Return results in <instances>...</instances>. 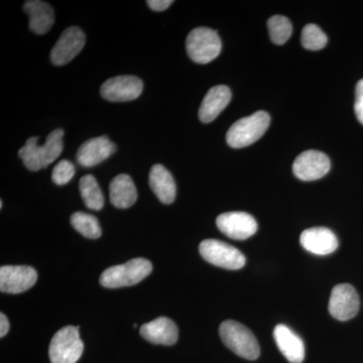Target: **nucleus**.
<instances>
[{
  "instance_id": "nucleus-22",
  "label": "nucleus",
  "mask_w": 363,
  "mask_h": 363,
  "mask_svg": "<svg viewBox=\"0 0 363 363\" xmlns=\"http://www.w3.org/2000/svg\"><path fill=\"white\" fill-rule=\"evenodd\" d=\"M81 196L86 206L92 210H101L104 205V197L96 179L92 175L82 177L79 183Z\"/></svg>"
},
{
  "instance_id": "nucleus-10",
  "label": "nucleus",
  "mask_w": 363,
  "mask_h": 363,
  "mask_svg": "<svg viewBox=\"0 0 363 363\" xmlns=\"http://www.w3.org/2000/svg\"><path fill=\"white\" fill-rule=\"evenodd\" d=\"M143 83L136 76H116L105 81L100 88V93L104 99L111 102H126L140 96Z\"/></svg>"
},
{
  "instance_id": "nucleus-18",
  "label": "nucleus",
  "mask_w": 363,
  "mask_h": 363,
  "mask_svg": "<svg viewBox=\"0 0 363 363\" xmlns=\"http://www.w3.org/2000/svg\"><path fill=\"white\" fill-rule=\"evenodd\" d=\"M231 91L225 85H218L208 91L199 109V118L203 123H210L226 108L230 102Z\"/></svg>"
},
{
  "instance_id": "nucleus-6",
  "label": "nucleus",
  "mask_w": 363,
  "mask_h": 363,
  "mask_svg": "<svg viewBox=\"0 0 363 363\" xmlns=\"http://www.w3.org/2000/svg\"><path fill=\"white\" fill-rule=\"evenodd\" d=\"M84 350L78 327L66 326L57 332L49 348L52 363H76Z\"/></svg>"
},
{
  "instance_id": "nucleus-12",
  "label": "nucleus",
  "mask_w": 363,
  "mask_h": 363,
  "mask_svg": "<svg viewBox=\"0 0 363 363\" xmlns=\"http://www.w3.org/2000/svg\"><path fill=\"white\" fill-rule=\"evenodd\" d=\"M86 42L85 33L78 26H71L60 35L58 42L52 48L51 61L57 66L70 63L82 51Z\"/></svg>"
},
{
  "instance_id": "nucleus-5",
  "label": "nucleus",
  "mask_w": 363,
  "mask_h": 363,
  "mask_svg": "<svg viewBox=\"0 0 363 363\" xmlns=\"http://www.w3.org/2000/svg\"><path fill=\"white\" fill-rule=\"evenodd\" d=\"M188 56L198 64H208L220 54L222 43L216 30L212 28H196L186 40Z\"/></svg>"
},
{
  "instance_id": "nucleus-11",
  "label": "nucleus",
  "mask_w": 363,
  "mask_h": 363,
  "mask_svg": "<svg viewBox=\"0 0 363 363\" xmlns=\"http://www.w3.org/2000/svg\"><path fill=\"white\" fill-rule=\"evenodd\" d=\"M217 227L227 238L234 240H245L257 231V220L245 212H227L216 219Z\"/></svg>"
},
{
  "instance_id": "nucleus-1",
  "label": "nucleus",
  "mask_w": 363,
  "mask_h": 363,
  "mask_svg": "<svg viewBox=\"0 0 363 363\" xmlns=\"http://www.w3.org/2000/svg\"><path fill=\"white\" fill-rule=\"evenodd\" d=\"M64 130L61 128L48 135L44 145H39V138H28L18 152V156L30 171H40L56 161L63 152Z\"/></svg>"
},
{
  "instance_id": "nucleus-13",
  "label": "nucleus",
  "mask_w": 363,
  "mask_h": 363,
  "mask_svg": "<svg viewBox=\"0 0 363 363\" xmlns=\"http://www.w3.org/2000/svg\"><path fill=\"white\" fill-rule=\"evenodd\" d=\"M37 279V272L32 267L4 266L0 269V291L7 294L26 292Z\"/></svg>"
},
{
  "instance_id": "nucleus-2",
  "label": "nucleus",
  "mask_w": 363,
  "mask_h": 363,
  "mask_svg": "<svg viewBox=\"0 0 363 363\" xmlns=\"http://www.w3.org/2000/svg\"><path fill=\"white\" fill-rule=\"evenodd\" d=\"M271 123V116L266 111H257L243 117L227 131L226 142L233 149H242L259 140Z\"/></svg>"
},
{
  "instance_id": "nucleus-26",
  "label": "nucleus",
  "mask_w": 363,
  "mask_h": 363,
  "mask_svg": "<svg viewBox=\"0 0 363 363\" xmlns=\"http://www.w3.org/2000/svg\"><path fill=\"white\" fill-rule=\"evenodd\" d=\"M75 175V167L71 162L63 160L52 169V180L57 185H66Z\"/></svg>"
},
{
  "instance_id": "nucleus-9",
  "label": "nucleus",
  "mask_w": 363,
  "mask_h": 363,
  "mask_svg": "<svg viewBox=\"0 0 363 363\" xmlns=\"http://www.w3.org/2000/svg\"><path fill=\"white\" fill-rule=\"evenodd\" d=\"M359 296L350 284L334 286L329 301V313L339 321H347L357 316L359 311Z\"/></svg>"
},
{
  "instance_id": "nucleus-24",
  "label": "nucleus",
  "mask_w": 363,
  "mask_h": 363,
  "mask_svg": "<svg viewBox=\"0 0 363 363\" xmlns=\"http://www.w3.org/2000/svg\"><path fill=\"white\" fill-rule=\"evenodd\" d=\"M269 38L276 45H284L288 42L293 33V26L290 20L283 16H274L267 21Z\"/></svg>"
},
{
  "instance_id": "nucleus-21",
  "label": "nucleus",
  "mask_w": 363,
  "mask_h": 363,
  "mask_svg": "<svg viewBox=\"0 0 363 363\" xmlns=\"http://www.w3.org/2000/svg\"><path fill=\"white\" fill-rule=\"evenodd\" d=\"M109 193L112 204L121 209L133 206L138 199V191L135 183L126 174H121L111 181Z\"/></svg>"
},
{
  "instance_id": "nucleus-29",
  "label": "nucleus",
  "mask_w": 363,
  "mask_h": 363,
  "mask_svg": "<svg viewBox=\"0 0 363 363\" xmlns=\"http://www.w3.org/2000/svg\"><path fill=\"white\" fill-rule=\"evenodd\" d=\"M9 330V319L4 313L0 314V337H4Z\"/></svg>"
},
{
  "instance_id": "nucleus-8",
  "label": "nucleus",
  "mask_w": 363,
  "mask_h": 363,
  "mask_svg": "<svg viewBox=\"0 0 363 363\" xmlns=\"http://www.w3.org/2000/svg\"><path fill=\"white\" fill-rule=\"evenodd\" d=\"M331 162L328 156L319 150H309L296 157L293 164L294 175L298 180L311 182L319 180L330 171Z\"/></svg>"
},
{
  "instance_id": "nucleus-28",
  "label": "nucleus",
  "mask_w": 363,
  "mask_h": 363,
  "mask_svg": "<svg viewBox=\"0 0 363 363\" xmlns=\"http://www.w3.org/2000/svg\"><path fill=\"white\" fill-rule=\"evenodd\" d=\"M147 4L154 11H164L171 6L173 1L172 0H149Z\"/></svg>"
},
{
  "instance_id": "nucleus-27",
  "label": "nucleus",
  "mask_w": 363,
  "mask_h": 363,
  "mask_svg": "<svg viewBox=\"0 0 363 363\" xmlns=\"http://www.w3.org/2000/svg\"><path fill=\"white\" fill-rule=\"evenodd\" d=\"M354 111L358 121L363 125V79L358 81L355 87Z\"/></svg>"
},
{
  "instance_id": "nucleus-7",
  "label": "nucleus",
  "mask_w": 363,
  "mask_h": 363,
  "mask_svg": "<svg viewBox=\"0 0 363 363\" xmlns=\"http://www.w3.org/2000/svg\"><path fill=\"white\" fill-rule=\"evenodd\" d=\"M199 252L203 259L210 264L231 271L242 269L247 262L240 250L220 240L202 241L200 243Z\"/></svg>"
},
{
  "instance_id": "nucleus-15",
  "label": "nucleus",
  "mask_w": 363,
  "mask_h": 363,
  "mask_svg": "<svg viewBox=\"0 0 363 363\" xmlns=\"http://www.w3.org/2000/svg\"><path fill=\"white\" fill-rule=\"evenodd\" d=\"M300 242L307 252L317 255H328L338 248V240L330 229L313 227L301 234Z\"/></svg>"
},
{
  "instance_id": "nucleus-3",
  "label": "nucleus",
  "mask_w": 363,
  "mask_h": 363,
  "mask_svg": "<svg viewBox=\"0 0 363 363\" xmlns=\"http://www.w3.org/2000/svg\"><path fill=\"white\" fill-rule=\"evenodd\" d=\"M221 340L227 347L233 351L238 357L248 360H255L259 358L260 348L257 338L252 331L245 325L226 320L219 328Z\"/></svg>"
},
{
  "instance_id": "nucleus-17",
  "label": "nucleus",
  "mask_w": 363,
  "mask_h": 363,
  "mask_svg": "<svg viewBox=\"0 0 363 363\" xmlns=\"http://www.w3.org/2000/svg\"><path fill=\"white\" fill-rule=\"evenodd\" d=\"M274 338L279 351L291 363H302L305 358V345L302 339L288 326L279 324L274 327Z\"/></svg>"
},
{
  "instance_id": "nucleus-25",
  "label": "nucleus",
  "mask_w": 363,
  "mask_h": 363,
  "mask_svg": "<svg viewBox=\"0 0 363 363\" xmlns=\"http://www.w3.org/2000/svg\"><path fill=\"white\" fill-rule=\"evenodd\" d=\"M301 42L306 50L319 51L326 47L328 38L319 26L310 23L303 28Z\"/></svg>"
},
{
  "instance_id": "nucleus-16",
  "label": "nucleus",
  "mask_w": 363,
  "mask_h": 363,
  "mask_svg": "<svg viewBox=\"0 0 363 363\" xmlns=\"http://www.w3.org/2000/svg\"><path fill=\"white\" fill-rule=\"evenodd\" d=\"M140 335L150 343L174 345L178 341L179 331L171 319L160 317L140 327Z\"/></svg>"
},
{
  "instance_id": "nucleus-14",
  "label": "nucleus",
  "mask_w": 363,
  "mask_h": 363,
  "mask_svg": "<svg viewBox=\"0 0 363 363\" xmlns=\"http://www.w3.org/2000/svg\"><path fill=\"white\" fill-rule=\"evenodd\" d=\"M116 147L107 136L91 138L79 147L77 161L85 168L97 166L116 152Z\"/></svg>"
},
{
  "instance_id": "nucleus-19",
  "label": "nucleus",
  "mask_w": 363,
  "mask_h": 363,
  "mask_svg": "<svg viewBox=\"0 0 363 363\" xmlns=\"http://www.w3.org/2000/svg\"><path fill=\"white\" fill-rule=\"evenodd\" d=\"M23 11L30 18V28L38 35H45L55 23L54 9L48 2L30 0L25 2Z\"/></svg>"
},
{
  "instance_id": "nucleus-23",
  "label": "nucleus",
  "mask_w": 363,
  "mask_h": 363,
  "mask_svg": "<svg viewBox=\"0 0 363 363\" xmlns=\"http://www.w3.org/2000/svg\"><path fill=\"white\" fill-rule=\"evenodd\" d=\"M71 224L79 233L90 240H96L101 236V227L96 217L93 215L76 212L71 216Z\"/></svg>"
},
{
  "instance_id": "nucleus-20",
  "label": "nucleus",
  "mask_w": 363,
  "mask_h": 363,
  "mask_svg": "<svg viewBox=\"0 0 363 363\" xmlns=\"http://www.w3.org/2000/svg\"><path fill=\"white\" fill-rule=\"evenodd\" d=\"M150 186L164 204H172L176 199L177 187L173 176L162 164H155L150 172Z\"/></svg>"
},
{
  "instance_id": "nucleus-4",
  "label": "nucleus",
  "mask_w": 363,
  "mask_h": 363,
  "mask_svg": "<svg viewBox=\"0 0 363 363\" xmlns=\"http://www.w3.org/2000/svg\"><path fill=\"white\" fill-rule=\"evenodd\" d=\"M152 266L150 260L142 259H131L119 266L105 269L100 277V284L104 288L117 289L130 286L140 283L152 272Z\"/></svg>"
}]
</instances>
